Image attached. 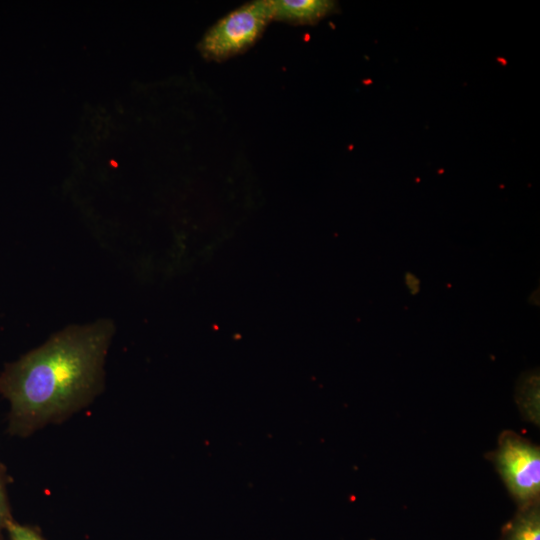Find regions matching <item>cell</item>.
<instances>
[{
    "mask_svg": "<svg viewBox=\"0 0 540 540\" xmlns=\"http://www.w3.org/2000/svg\"><path fill=\"white\" fill-rule=\"evenodd\" d=\"M114 331L109 319L70 325L6 364L0 395L9 403L8 432L27 437L87 406L103 388Z\"/></svg>",
    "mask_w": 540,
    "mask_h": 540,
    "instance_id": "6da1fadb",
    "label": "cell"
},
{
    "mask_svg": "<svg viewBox=\"0 0 540 540\" xmlns=\"http://www.w3.org/2000/svg\"><path fill=\"white\" fill-rule=\"evenodd\" d=\"M489 457L518 508L540 502L537 445L513 431H504Z\"/></svg>",
    "mask_w": 540,
    "mask_h": 540,
    "instance_id": "7a4b0ae2",
    "label": "cell"
},
{
    "mask_svg": "<svg viewBox=\"0 0 540 540\" xmlns=\"http://www.w3.org/2000/svg\"><path fill=\"white\" fill-rule=\"evenodd\" d=\"M273 20L269 0L246 3L216 22L199 43L202 55L222 61L244 52Z\"/></svg>",
    "mask_w": 540,
    "mask_h": 540,
    "instance_id": "3957f363",
    "label": "cell"
},
{
    "mask_svg": "<svg viewBox=\"0 0 540 540\" xmlns=\"http://www.w3.org/2000/svg\"><path fill=\"white\" fill-rule=\"evenodd\" d=\"M273 20L296 25L316 24L335 13L338 3L332 0H269Z\"/></svg>",
    "mask_w": 540,
    "mask_h": 540,
    "instance_id": "277c9868",
    "label": "cell"
},
{
    "mask_svg": "<svg viewBox=\"0 0 540 540\" xmlns=\"http://www.w3.org/2000/svg\"><path fill=\"white\" fill-rule=\"evenodd\" d=\"M499 540H540V503L519 507L503 526Z\"/></svg>",
    "mask_w": 540,
    "mask_h": 540,
    "instance_id": "5b68a950",
    "label": "cell"
},
{
    "mask_svg": "<svg viewBox=\"0 0 540 540\" xmlns=\"http://www.w3.org/2000/svg\"><path fill=\"white\" fill-rule=\"evenodd\" d=\"M519 408L532 421L539 423V380L538 375L528 376L518 388Z\"/></svg>",
    "mask_w": 540,
    "mask_h": 540,
    "instance_id": "8992f818",
    "label": "cell"
},
{
    "mask_svg": "<svg viewBox=\"0 0 540 540\" xmlns=\"http://www.w3.org/2000/svg\"><path fill=\"white\" fill-rule=\"evenodd\" d=\"M10 520L12 518L7 493V475L4 466L0 464V534Z\"/></svg>",
    "mask_w": 540,
    "mask_h": 540,
    "instance_id": "52a82bcc",
    "label": "cell"
},
{
    "mask_svg": "<svg viewBox=\"0 0 540 540\" xmlns=\"http://www.w3.org/2000/svg\"><path fill=\"white\" fill-rule=\"evenodd\" d=\"M5 531L10 540H44L35 529L13 519L7 523Z\"/></svg>",
    "mask_w": 540,
    "mask_h": 540,
    "instance_id": "ba28073f",
    "label": "cell"
}]
</instances>
